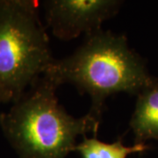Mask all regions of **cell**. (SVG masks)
<instances>
[{"label":"cell","instance_id":"obj_5","mask_svg":"<svg viewBox=\"0 0 158 158\" xmlns=\"http://www.w3.org/2000/svg\"><path fill=\"white\" fill-rule=\"evenodd\" d=\"M130 127L136 143L148 139H158V85L149 87L138 98Z\"/></svg>","mask_w":158,"mask_h":158},{"label":"cell","instance_id":"obj_3","mask_svg":"<svg viewBox=\"0 0 158 158\" xmlns=\"http://www.w3.org/2000/svg\"><path fill=\"white\" fill-rule=\"evenodd\" d=\"M54 60L37 2L0 0V90L7 103L19 100Z\"/></svg>","mask_w":158,"mask_h":158},{"label":"cell","instance_id":"obj_1","mask_svg":"<svg viewBox=\"0 0 158 158\" xmlns=\"http://www.w3.org/2000/svg\"><path fill=\"white\" fill-rule=\"evenodd\" d=\"M57 87L71 84L90 98L88 114L101 122L108 97L119 92L135 94L151 87L152 81L124 35L98 30L68 56L54 60L44 74Z\"/></svg>","mask_w":158,"mask_h":158},{"label":"cell","instance_id":"obj_4","mask_svg":"<svg viewBox=\"0 0 158 158\" xmlns=\"http://www.w3.org/2000/svg\"><path fill=\"white\" fill-rule=\"evenodd\" d=\"M118 0H48L44 2L47 27L55 37L70 40L101 30L105 21L118 13Z\"/></svg>","mask_w":158,"mask_h":158},{"label":"cell","instance_id":"obj_2","mask_svg":"<svg viewBox=\"0 0 158 158\" xmlns=\"http://www.w3.org/2000/svg\"><path fill=\"white\" fill-rule=\"evenodd\" d=\"M58 88L41 76L11 109L0 114V126L19 158H65L77 136H96L101 122L88 113L69 114L58 101Z\"/></svg>","mask_w":158,"mask_h":158},{"label":"cell","instance_id":"obj_6","mask_svg":"<svg viewBox=\"0 0 158 158\" xmlns=\"http://www.w3.org/2000/svg\"><path fill=\"white\" fill-rule=\"evenodd\" d=\"M147 147L143 143H135L127 147L118 139L113 143L99 141L96 136L88 138L84 136V140L77 144L74 151H77L83 158H127L134 153L144 151Z\"/></svg>","mask_w":158,"mask_h":158},{"label":"cell","instance_id":"obj_7","mask_svg":"<svg viewBox=\"0 0 158 158\" xmlns=\"http://www.w3.org/2000/svg\"><path fill=\"white\" fill-rule=\"evenodd\" d=\"M0 103H7L6 97L4 96V94L2 93L1 90H0Z\"/></svg>","mask_w":158,"mask_h":158}]
</instances>
